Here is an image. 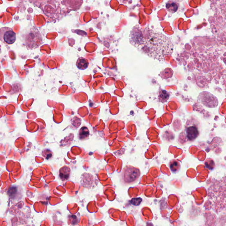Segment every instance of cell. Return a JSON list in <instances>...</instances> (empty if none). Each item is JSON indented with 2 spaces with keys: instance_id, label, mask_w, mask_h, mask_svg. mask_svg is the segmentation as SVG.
Here are the masks:
<instances>
[{
  "instance_id": "obj_1",
  "label": "cell",
  "mask_w": 226,
  "mask_h": 226,
  "mask_svg": "<svg viewBox=\"0 0 226 226\" xmlns=\"http://www.w3.org/2000/svg\"><path fill=\"white\" fill-rule=\"evenodd\" d=\"M130 42L152 58L163 60L171 55L173 45L169 39L160 32L145 28H133L130 34Z\"/></svg>"
},
{
  "instance_id": "obj_2",
  "label": "cell",
  "mask_w": 226,
  "mask_h": 226,
  "mask_svg": "<svg viewBox=\"0 0 226 226\" xmlns=\"http://www.w3.org/2000/svg\"><path fill=\"white\" fill-rule=\"evenodd\" d=\"M25 44L28 49H35L43 43L41 35L36 28H32L25 35Z\"/></svg>"
},
{
  "instance_id": "obj_3",
  "label": "cell",
  "mask_w": 226,
  "mask_h": 226,
  "mask_svg": "<svg viewBox=\"0 0 226 226\" xmlns=\"http://www.w3.org/2000/svg\"><path fill=\"white\" fill-rule=\"evenodd\" d=\"M0 39L4 44H12L16 41V34L11 28L4 27L0 30Z\"/></svg>"
},
{
  "instance_id": "obj_4",
  "label": "cell",
  "mask_w": 226,
  "mask_h": 226,
  "mask_svg": "<svg viewBox=\"0 0 226 226\" xmlns=\"http://www.w3.org/2000/svg\"><path fill=\"white\" fill-rule=\"evenodd\" d=\"M140 175V171L137 168L129 167L125 168L123 173L124 181L127 183L133 182L136 180Z\"/></svg>"
},
{
  "instance_id": "obj_5",
  "label": "cell",
  "mask_w": 226,
  "mask_h": 226,
  "mask_svg": "<svg viewBox=\"0 0 226 226\" xmlns=\"http://www.w3.org/2000/svg\"><path fill=\"white\" fill-rule=\"evenodd\" d=\"M198 128L195 125L187 126L184 131L185 138L187 141H192L196 139L199 136Z\"/></svg>"
},
{
  "instance_id": "obj_6",
  "label": "cell",
  "mask_w": 226,
  "mask_h": 226,
  "mask_svg": "<svg viewBox=\"0 0 226 226\" xmlns=\"http://www.w3.org/2000/svg\"><path fill=\"white\" fill-rule=\"evenodd\" d=\"M70 174V170L68 167H64L59 171L60 178L62 180L65 181L69 179Z\"/></svg>"
},
{
  "instance_id": "obj_7",
  "label": "cell",
  "mask_w": 226,
  "mask_h": 226,
  "mask_svg": "<svg viewBox=\"0 0 226 226\" xmlns=\"http://www.w3.org/2000/svg\"><path fill=\"white\" fill-rule=\"evenodd\" d=\"M76 67L78 69L81 70H85L87 69L88 66V62L85 58L82 57L78 59L76 62Z\"/></svg>"
},
{
  "instance_id": "obj_8",
  "label": "cell",
  "mask_w": 226,
  "mask_h": 226,
  "mask_svg": "<svg viewBox=\"0 0 226 226\" xmlns=\"http://www.w3.org/2000/svg\"><path fill=\"white\" fill-rule=\"evenodd\" d=\"M169 93L165 90H161L159 92V99L161 102L164 103L167 101L169 98Z\"/></svg>"
},
{
  "instance_id": "obj_9",
  "label": "cell",
  "mask_w": 226,
  "mask_h": 226,
  "mask_svg": "<svg viewBox=\"0 0 226 226\" xmlns=\"http://www.w3.org/2000/svg\"><path fill=\"white\" fill-rule=\"evenodd\" d=\"M89 135V131L87 127H83L81 128L79 133V136L81 140L85 139L88 137Z\"/></svg>"
},
{
  "instance_id": "obj_10",
  "label": "cell",
  "mask_w": 226,
  "mask_h": 226,
  "mask_svg": "<svg viewBox=\"0 0 226 226\" xmlns=\"http://www.w3.org/2000/svg\"><path fill=\"white\" fill-rule=\"evenodd\" d=\"M166 8L168 11L172 12H174L177 10L178 6L175 3L171 2V3L168 2L166 4Z\"/></svg>"
},
{
  "instance_id": "obj_11",
  "label": "cell",
  "mask_w": 226,
  "mask_h": 226,
  "mask_svg": "<svg viewBox=\"0 0 226 226\" xmlns=\"http://www.w3.org/2000/svg\"><path fill=\"white\" fill-rule=\"evenodd\" d=\"M170 167L171 171L173 172L178 171L180 168L179 163L176 160L171 161L170 163Z\"/></svg>"
},
{
  "instance_id": "obj_12",
  "label": "cell",
  "mask_w": 226,
  "mask_h": 226,
  "mask_svg": "<svg viewBox=\"0 0 226 226\" xmlns=\"http://www.w3.org/2000/svg\"><path fill=\"white\" fill-rule=\"evenodd\" d=\"M43 155H44V157L46 159H48L52 157L53 155L52 152L50 150H44L43 152Z\"/></svg>"
},
{
  "instance_id": "obj_13",
  "label": "cell",
  "mask_w": 226,
  "mask_h": 226,
  "mask_svg": "<svg viewBox=\"0 0 226 226\" xmlns=\"http://www.w3.org/2000/svg\"><path fill=\"white\" fill-rule=\"evenodd\" d=\"M142 201V199L141 198H133L131 200L130 202L134 205H138L141 203Z\"/></svg>"
}]
</instances>
